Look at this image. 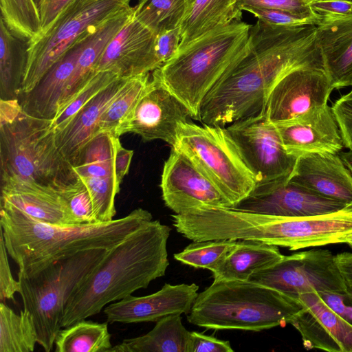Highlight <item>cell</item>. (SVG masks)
Segmentation results:
<instances>
[{"instance_id": "cell-1", "label": "cell", "mask_w": 352, "mask_h": 352, "mask_svg": "<svg viewBox=\"0 0 352 352\" xmlns=\"http://www.w3.org/2000/svg\"><path fill=\"white\" fill-rule=\"evenodd\" d=\"M250 43L248 53L203 100L199 115L203 124L226 126L256 115L290 72L324 69L316 25L287 28L258 19L251 26Z\"/></svg>"}, {"instance_id": "cell-2", "label": "cell", "mask_w": 352, "mask_h": 352, "mask_svg": "<svg viewBox=\"0 0 352 352\" xmlns=\"http://www.w3.org/2000/svg\"><path fill=\"white\" fill-rule=\"evenodd\" d=\"M170 228L152 220L111 250L71 295L61 327L99 314L107 305L146 288L169 265Z\"/></svg>"}, {"instance_id": "cell-3", "label": "cell", "mask_w": 352, "mask_h": 352, "mask_svg": "<svg viewBox=\"0 0 352 352\" xmlns=\"http://www.w3.org/2000/svg\"><path fill=\"white\" fill-rule=\"evenodd\" d=\"M153 220L139 208L107 223L59 226L38 221L14 206L1 203L0 232L19 276H32L47 265L92 249L111 250Z\"/></svg>"}, {"instance_id": "cell-4", "label": "cell", "mask_w": 352, "mask_h": 352, "mask_svg": "<svg viewBox=\"0 0 352 352\" xmlns=\"http://www.w3.org/2000/svg\"><path fill=\"white\" fill-rule=\"evenodd\" d=\"M251 26L241 21L216 28L179 49L152 74L199 120L205 97L248 53Z\"/></svg>"}, {"instance_id": "cell-5", "label": "cell", "mask_w": 352, "mask_h": 352, "mask_svg": "<svg viewBox=\"0 0 352 352\" xmlns=\"http://www.w3.org/2000/svg\"><path fill=\"white\" fill-rule=\"evenodd\" d=\"M52 120L32 116L14 99H1V181L34 182L57 191L79 177L58 151Z\"/></svg>"}, {"instance_id": "cell-6", "label": "cell", "mask_w": 352, "mask_h": 352, "mask_svg": "<svg viewBox=\"0 0 352 352\" xmlns=\"http://www.w3.org/2000/svg\"><path fill=\"white\" fill-rule=\"evenodd\" d=\"M303 308L299 298L250 280H214L187 320L206 329L260 331L290 324Z\"/></svg>"}, {"instance_id": "cell-7", "label": "cell", "mask_w": 352, "mask_h": 352, "mask_svg": "<svg viewBox=\"0 0 352 352\" xmlns=\"http://www.w3.org/2000/svg\"><path fill=\"white\" fill-rule=\"evenodd\" d=\"M108 252L101 248L89 250L51 263L32 276L18 275V293L23 300V309L30 314L37 343L46 352H50L54 347L71 295Z\"/></svg>"}, {"instance_id": "cell-8", "label": "cell", "mask_w": 352, "mask_h": 352, "mask_svg": "<svg viewBox=\"0 0 352 352\" xmlns=\"http://www.w3.org/2000/svg\"><path fill=\"white\" fill-rule=\"evenodd\" d=\"M131 0H74L43 33L29 41L20 93H29L76 41L131 7Z\"/></svg>"}, {"instance_id": "cell-9", "label": "cell", "mask_w": 352, "mask_h": 352, "mask_svg": "<svg viewBox=\"0 0 352 352\" xmlns=\"http://www.w3.org/2000/svg\"><path fill=\"white\" fill-rule=\"evenodd\" d=\"M172 148L187 155L223 192L232 207L248 197L256 186L254 177L225 126L184 122L179 127L177 142Z\"/></svg>"}, {"instance_id": "cell-10", "label": "cell", "mask_w": 352, "mask_h": 352, "mask_svg": "<svg viewBox=\"0 0 352 352\" xmlns=\"http://www.w3.org/2000/svg\"><path fill=\"white\" fill-rule=\"evenodd\" d=\"M225 129L257 184L289 177L298 157L287 152L276 125L263 111Z\"/></svg>"}, {"instance_id": "cell-11", "label": "cell", "mask_w": 352, "mask_h": 352, "mask_svg": "<svg viewBox=\"0 0 352 352\" xmlns=\"http://www.w3.org/2000/svg\"><path fill=\"white\" fill-rule=\"evenodd\" d=\"M250 280L298 298L309 292H342L347 288L328 250H310L284 256L274 265L252 274Z\"/></svg>"}, {"instance_id": "cell-12", "label": "cell", "mask_w": 352, "mask_h": 352, "mask_svg": "<svg viewBox=\"0 0 352 352\" xmlns=\"http://www.w3.org/2000/svg\"><path fill=\"white\" fill-rule=\"evenodd\" d=\"M188 107L152 74L133 112L118 129L140 135L144 142L160 140L175 146L181 124L188 122Z\"/></svg>"}, {"instance_id": "cell-13", "label": "cell", "mask_w": 352, "mask_h": 352, "mask_svg": "<svg viewBox=\"0 0 352 352\" xmlns=\"http://www.w3.org/2000/svg\"><path fill=\"white\" fill-rule=\"evenodd\" d=\"M160 187L165 205L177 214L202 207H232L198 166L175 148L164 162Z\"/></svg>"}, {"instance_id": "cell-14", "label": "cell", "mask_w": 352, "mask_h": 352, "mask_svg": "<svg viewBox=\"0 0 352 352\" xmlns=\"http://www.w3.org/2000/svg\"><path fill=\"white\" fill-rule=\"evenodd\" d=\"M333 89L324 69H296L274 85L262 111L274 124L290 121L327 104Z\"/></svg>"}, {"instance_id": "cell-15", "label": "cell", "mask_w": 352, "mask_h": 352, "mask_svg": "<svg viewBox=\"0 0 352 352\" xmlns=\"http://www.w3.org/2000/svg\"><path fill=\"white\" fill-rule=\"evenodd\" d=\"M349 204L317 195L288 179L257 184L233 208L285 217L325 214Z\"/></svg>"}, {"instance_id": "cell-16", "label": "cell", "mask_w": 352, "mask_h": 352, "mask_svg": "<svg viewBox=\"0 0 352 352\" xmlns=\"http://www.w3.org/2000/svg\"><path fill=\"white\" fill-rule=\"evenodd\" d=\"M156 34L133 16L106 47L96 72H111L130 78L162 67L155 49Z\"/></svg>"}, {"instance_id": "cell-17", "label": "cell", "mask_w": 352, "mask_h": 352, "mask_svg": "<svg viewBox=\"0 0 352 352\" xmlns=\"http://www.w3.org/2000/svg\"><path fill=\"white\" fill-rule=\"evenodd\" d=\"M195 283H166L159 291L147 296L127 297L107 305L103 311L110 323L157 322L170 314H188L198 295Z\"/></svg>"}, {"instance_id": "cell-18", "label": "cell", "mask_w": 352, "mask_h": 352, "mask_svg": "<svg viewBox=\"0 0 352 352\" xmlns=\"http://www.w3.org/2000/svg\"><path fill=\"white\" fill-rule=\"evenodd\" d=\"M303 309L291 322L306 349L352 352V326L333 311L316 292L300 294Z\"/></svg>"}, {"instance_id": "cell-19", "label": "cell", "mask_w": 352, "mask_h": 352, "mask_svg": "<svg viewBox=\"0 0 352 352\" xmlns=\"http://www.w3.org/2000/svg\"><path fill=\"white\" fill-rule=\"evenodd\" d=\"M275 125L287 152L297 157L312 153H339L344 147L338 124L327 104Z\"/></svg>"}, {"instance_id": "cell-20", "label": "cell", "mask_w": 352, "mask_h": 352, "mask_svg": "<svg viewBox=\"0 0 352 352\" xmlns=\"http://www.w3.org/2000/svg\"><path fill=\"white\" fill-rule=\"evenodd\" d=\"M288 179L322 197L352 204V174L338 153L299 156Z\"/></svg>"}, {"instance_id": "cell-21", "label": "cell", "mask_w": 352, "mask_h": 352, "mask_svg": "<svg viewBox=\"0 0 352 352\" xmlns=\"http://www.w3.org/2000/svg\"><path fill=\"white\" fill-rule=\"evenodd\" d=\"M1 203L14 206L42 223L78 226L58 191L34 182L1 181Z\"/></svg>"}, {"instance_id": "cell-22", "label": "cell", "mask_w": 352, "mask_h": 352, "mask_svg": "<svg viewBox=\"0 0 352 352\" xmlns=\"http://www.w3.org/2000/svg\"><path fill=\"white\" fill-rule=\"evenodd\" d=\"M96 29L84 34L70 46L36 85L24 94L20 104L25 113L45 120H52L55 117L78 59Z\"/></svg>"}, {"instance_id": "cell-23", "label": "cell", "mask_w": 352, "mask_h": 352, "mask_svg": "<svg viewBox=\"0 0 352 352\" xmlns=\"http://www.w3.org/2000/svg\"><path fill=\"white\" fill-rule=\"evenodd\" d=\"M316 27L324 68L333 89L349 87L352 79V13L322 16Z\"/></svg>"}, {"instance_id": "cell-24", "label": "cell", "mask_w": 352, "mask_h": 352, "mask_svg": "<svg viewBox=\"0 0 352 352\" xmlns=\"http://www.w3.org/2000/svg\"><path fill=\"white\" fill-rule=\"evenodd\" d=\"M129 79L117 78L85 105L62 131L55 134L58 151L71 164L80 150L96 134L101 117Z\"/></svg>"}, {"instance_id": "cell-25", "label": "cell", "mask_w": 352, "mask_h": 352, "mask_svg": "<svg viewBox=\"0 0 352 352\" xmlns=\"http://www.w3.org/2000/svg\"><path fill=\"white\" fill-rule=\"evenodd\" d=\"M133 14L134 7H131L107 20L91 33L67 84L56 115L83 89L98 72H96V66L106 47Z\"/></svg>"}, {"instance_id": "cell-26", "label": "cell", "mask_w": 352, "mask_h": 352, "mask_svg": "<svg viewBox=\"0 0 352 352\" xmlns=\"http://www.w3.org/2000/svg\"><path fill=\"white\" fill-rule=\"evenodd\" d=\"M278 247L258 241L237 240L223 263L211 272L212 277L214 280H249L252 274L283 258L284 255Z\"/></svg>"}, {"instance_id": "cell-27", "label": "cell", "mask_w": 352, "mask_h": 352, "mask_svg": "<svg viewBox=\"0 0 352 352\" xmlns=\"http://www.w3.org/2000/svg\"><path fill=\"white\" fill-rule=\"evenodd\" d=\"M242 10L236 0H194L179 28V49L220 27L241 21Z\"/></svg>"}, {"instance_id": "cell-28", "label": "cell", "mask_w": 352, "mask_h": 352, "mask_svg": "<svg viewBox=\"0 0 352 352\" xmlns=\"http://www.w3.org/2000/svg\"><path fill=\"white\" fill-rule=\"evenodd\" d=\"M190 334L181 314H170L157 320L146 334L124 340L109 352H188Z\"/></svg>"}, {"instance_id": "cell-29", "label": "cell", "mask_w": 352, "mask_h": 352, "mask_svg": "<svg viewBox=\"0 0 352 352\" xmlns=\"http://www.w3.org/2000/svg\"><path fill=\"white\" fill-rule=\"evenodd\" d=\"M28 47L29 41L14 35L0 19L1 99H14L20 93Z\"/></svg>"}, {"instance_id": "cell-30", "label": "cell", "mask_w": 352, "mask_h": 352, "mask_svg": "<svg viewBox=\"0 0 352 352\" xmlns=\"http://www.w3.org/2000/svg\"><path fill=\"white\" fill-rule=\"evenodd\" d=\"M119 137L102 131L94 135L72 162L79 177L115 176L114 157Z\"/></svg>"}, {"instance_id": "cell-31", "label": "cell", "mask_w": 352, "mask_h": 352, "mask_svg": "<svg viewBox=\"0 0 352 352\" xmlns=\"http://www.w3.org/2000/svg\"><path fill=\"white\" fill-rule=\"evenodd\" d=\"M108 322L82 320L58 331L56 352H109L112 348Z\"/></svg>"}, {"instance_id": "cell-32", "label": "cell", "mask_w": 352, "mask_h": 352, "mask_svg": "<svg viewBox=\"0 0 352 352\" xmlns=\"http://www.w3.org/2000/svg\"><path fill=\"white\" fill-rule=\"evenodd\" d=\"M37 343L35 327L29 312L16 314L0 303V352H32Z\"/></svg>"}, {"instance_id": "cell-33", "label": "cell", "mask_w": 352, "mask_h": 352, "mask_svg": "<svg viewBox=\"0 0 352 352\" xmlns=\"http://www.w3.org/2000/svg\"><path fill=\"white\" fill-rule=\"evenodd\" d=\"M190 5L188 0H138L134 16L157 35L179 27Z\"/></svg>"}, {"instance_id": "cell-34", "label": "cell", "mask_w": 352, "mask_h": 352, "mask_svg": "<svg viewBox=\"0 0 352 352\" xmlns=\"http://www.w3.org/2000/svg\"><path fill=\"white\" fill-rule=\"evenodd\" d=\"M151 74L148 73L129 78L122 90L101 117L96 133L107 131L116 136L120 127L135 109L150 80Z\"/></svg>"}, {"instance_id": "cell-35", "label": "cell", "mask_w": 352, "mask_h": 352, "mask_svg": "<svg viewBox=\"0 0 352 352\" xmlns=\"http://www.w3.org/2000/svg\"><path fill=\"white\" fill-rule=\"evenodd\" d=\"M1 16L16 36L30 41L41 31L38 8L34 0H0Z\"/></svg>"}, {"instance_id": "cell-36", "label": "cell", "mask_w": 352, "mask_h": 352, "mask_svg": "<svg viewBox=\"0 0 352 352\" xmlns=\"http://www.w3.org/2000/svg\"><path fill=\"white\" fill-rule=\"evenodd\" d=\"M236 243L237 240L234 239L193 241L173 256L184 265L212 272L223 263Z\"/></svg>"}, {"instance_id": "cell-37", "label": "cell", "mask_w": 352, "mask_h": 352, "mask_svg": "<svg viewBox=\"0 0 352 352\" xmlns=\"http://www.w3.org/2000/svg\"><path fill=\"white\" fill-rule=\"evenodd\" d=\"M80 178L90 193L96 223H107L113 220L116 213L115 199L120 191V185L116 177L111 176Z\"/></svg>"}, {"instance_id": "cell-38", "label": "cell", "mask_w": 352, "mask_h": 352, "mask_svg": "<svg viewBox=\"0 0 352 352\" xmlns=\"http://www.w3.org/2000/svg\"><path fill=\"white\" fill-rule=\"evenodd\" d=\"M118 77L111 72H98L83 89L52 120L51 128L54 134L62 131L85 105Z\"/></svg>"}, {"instance_id": "cell-39", "label": "cell", "mask_w": 352, "mask_h": 352, "mask_svg": "<svg viewBox=\"0 0 352 352\" xmlns=\"http://www.w3.org/2000/svg\"><path fill=\"white\" fill-rule=\"evenodd\" d=\"M78 226L96 223L90 193L79 179L58 191Z\"/></svg>"}, {"instance_id": "cell-40", "label": "cell", "mask_w": 352, "mask_h": 352, "mask_svg": "<svg viewBox=\"0 0 352 352\" xmlns=\"http://www.w3.org/2000/svg\"><path fill=\"white\" fill-rule=\"evenodd\" d=\"M242 10L252 13L262 21L281 27L316 25L320 22L312 18L280 10L247 6Z\"/></svg>"}, {"instance_id": "cell-41", "label": "cell", "mask_w": 352, "mask_h": 352, "mask_svg": "<svg viewBox=\"0 0 352 352\" xmlns=\"http://www.w3.org/2000/svg\"><path fill=\"white\" fill-rule=\"evenodd\" d=\"M239 8L251 6L287 11L321 21L322 16L314 12L309 0H236Z\"/></svg>"}, {"instance_id": "cell-42", "label": "cell", "mask_w": 352, "mask_h": 352, "mask_svg": "<svg viewBox=\"0 0 352 352\" xmlns=\"http://www.w3.org/2000/svg\"><path fill=\"white\" fill-rule=\"evenodd\" d=\"M338 124L344 146L352 149V94L343 95L331 107Z\"/></svg>"}, {"instance_id": "cell-43", "label": "cell", "mask_w": 352, "mask_h": 352, "mask_svg": "<svg viewBox=\"0 0 352 352\" xmlns=\"http://www.w3.org/2000/svg\"><path fill=\"white\" fill-rule=\"evenodd\" d=\"M320 299L333 311L352 326V287L342 292H317Z\"/></svg>"}, {"instance_id": "cell-44", "label": "cell", "mask_w": 352, "mask_h": 352, "mask_svg": "<svg viewBox=\"0 0 352 352\" xmlns=\"http://www.w3.org/2000/svg\"><path fill=\"white\" fill-rule=\"evenodd\" d=\"M0 299L14 300V294L19 292V283L12 273L8 258V251L2 233L0 232Z\"/></svg>"}, {"instance_id": "cell-45", "label": "cell", "mask_w": 352, "mask_h": 352, "mask_svg": "<svg viewBox=\"0 0 352 352\" xmlns=\"http://www.w3.org/2000/svg\"><path fill=\"white\" fill-rule=\"evenodd\" d=\"M180 42L181 32L179 27L156 35L155 54L162 66L177 53Z\"/></svg>"}, {"instance_id": "cell-46", "label": "cell", "mask_w": 352, "mask_h": 352, "mask_svg": "<svg viewBox=\"0 0 352 352\" xmlns=\"http://www.w3.org/2000/svg\"><path fill=\"white\" fill-rule=\"evenodd\" d=\"M229 341L223 340L202 333L190 334L188 352H233Z\"/></svg>"}, {"instance_id": "cell-47", "label": "cell", "mask_w": 352, "mask_h": 352, "mask_svg": "<svg viewBox=\"0 0 352 352\" xmlns=\"http://www.w3.org/2000/svg\"><path fill=\"white\" fill-rule=\"evenodd\" d=\"M73 1L41 0L38 6L41 21V31L39 34L45 32L61 12Z\"/></svg>"}, {"instance_id": "cell-48", "label": "cell", "mask_w": 352, "mask_h": 352, "mask_svg": "<svg viewBox=\"0 0 352 352\" xmlns=\"http://www.w3.org/2000/svg\"><path fill=\"white\" fill-rule=\"evenodd\" d=\"M314 12L322 16H343L352 13V1L320 0L310 3Z\"/></svg>"}, {"instance_id": "cell-49", "label": "cell", "mask_w": 352, "mask_h": 352, "mask_svg": "<svg viewBox=\"0 0 352 352\" xmlns=\"http://www.w3.org/2000/svg\"><path fill=\"white\" fill-rule=\"evenodd\" d=\"M133 155V151L124 148L119 140L117 142L114 157V172L120 184L129 172Z\"/></svg>"}, {"instance_id": "cell-50", "label": "cell", "mask_w": 352, "mask_h": 352, "mask_svg": "<svg viewBox=\"0 0 352 352\" xmlns=\"http://www.w3.org/2000/svg\"><path fill=\"white\" fill-rule=\"evenodd\" d=\"M335 261L346 285L352 287V253L338 254L335 255Z\"/></svg>"}, {"instance_id": "cell-51", "label": "cell", "mask_w": 352, "mask_h": 352, "mask_svg": "<svg viewBox=\"0 0 352 352\" xmlns=\"http://www.w3.org/2000/svg\"><path fill=\"white\" fill-rule=\"evenodd\" d=\"M338 155L346 167L352 174V149H349V151L346 152L340 151Z\"/></svg>"}, {"instance_id": "cell-52", "label": "cell", "mask_w": 352, "mask_h": 352, "mask_svg": "<svg viewBox=\"0 0 352 352\" xmlns=\"http://www.w3.org/2000/svg\"><path fill=\"white\" fill-rule=\"evenodd\" d=\"M346 243H347L351 248H352V236H351L346 241Z\"/></svg>"}, {"instance_id": "cell-53", "label": "cell", "mask_w": 352, "mask_h": 352, "mask_svg": "<svg viewBox=\"0 0 352 352\" xmlns=\"http://www.w3.org/2000/svg\"><path fill=\"white\" fill-rule=\"evenodd\" d=\"M34 1L35 4L36 5V6L38 8V6H39V5L41 3V0H34Z\"/></svg>"}, {"instance_id": "cell-54", "label": "cell", "mask_w": 352, "mask_h": 352, "mask_svg": "<svg viewBox=\"0 0 352 352\" xmlns=\"http://www.w3.org/2000/svg\"><path fill=\"white\" fill-rule=\"evenodd\" d=\"M349 86L352 87V79H351V82H349ZM349 93L352 94V89L351 90V91H349Z\"/></svg>"}, {"instance_id": "cell-55", "label": "cell", "mask_w": 352, "mask_h": 352, "mask_svg": "<svg viewBox=\"0 0 352 352\" xmlns=\"http://www.w3.org/2000/svg\"><path fill=\"white\" fill-rule=\"evenodd\" d=\"M188 1L191 4L194 1V0H188Z\"/></svg>"}, {"instance_id": "cell-56", "label": "cell", "mask_w": 352, "mask_h": 352, "mask_svg": "<svg viewBox=\"0 0 352 352\" xmlns=\"http://www.w3.org/2000/svg\"><path fill=\"white\" fill-rule=\"evenodd\" d=\"M320 1V0H309V1L311 3L312 1ZM350 1H352V0H350Z\"/></svg>"}]
</instances>
